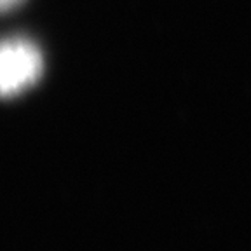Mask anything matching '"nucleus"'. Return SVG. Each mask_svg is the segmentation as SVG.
Instances as JSON below:
<instances>
[{
	"label": "nucleus",
	"instance_id": "nucleus-1",
	"mask_svg": "<svg viewBox=\"0 0 251 251\" xmlns=\"http://www.w3.org/2000/svg\"><path fill=\"white\" fill-rule=\"evenodd\" d=\"M44 72V56L26 37H9L0 47V91L9 98L37 82Z\"/></svg>",
	"mask_w": 251,
	"mask_h": 251
},
{
	"label": "nucleus",
	"instance_id": "nucleus-2",
	"mask_svg": "<svg viewBox=\"0 0 251 251\" xmlns=\"http://www.w3.org/2000/svg\"><path fill=\"white\" fill-rule=\"evenodd\" d=\"M20 2H23V0H0V5H2V9H4V11H9V9L16 7Z\"/></svg>",
	"mask_w": 251,
	"mask_h": 251
}]
</instances>
